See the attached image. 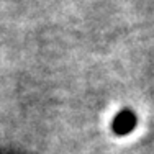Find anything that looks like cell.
Returning <instances> with one entry per match:
<instances>
[{"mask_svg": "<svg viewBox=\"0 0 154 154\" xmlns=\"http://www.w3.org/2000/svg\"><path fill=\"white\" fill-rule=\"evenodd\" d=\"M136 126V115H134L131 110H123L118 115L115 116V122H113V131L120 136L128 134L131 130H134Z\"/></svg>", "mask_w": 154, "mask_h": 154, "instance_id": "cell-1", "label": "cell"}]
</instances>
